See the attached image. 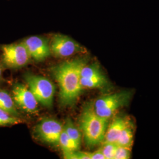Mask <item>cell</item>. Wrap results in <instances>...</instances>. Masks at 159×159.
<instances>
[{
  "label": "cell",
  "mask_w": 159,
  "mask_h": 159,
  "mask_svg": "<svg viewBox=\"0 0 159 159\" xmlns=\"http://www.w3.org/2000/svg\"><path fill=\"white\" fill-rule=\"evenodd\" d=\"M88 62V57L80 56L64 61L52 67L51 74L60 87L59 99L64 107L73 106L82 92L81 72Z\"/></svg>",
  "instance_id": "6da1fadb"
},
{
  "label": "cell",
  "mask_w": 159,
  "mask_h": 159,
  "mask_svg": "<svg viewBox=\"0 0 159 159\" xmlns=\"http://www.w3.org/2000/svg\"><path fill=\"white\" fill-rule=\"evenodd\" d=\"M108 123L109 119L98 115L93 105H85L80 117V126L88 146L93 147L104 141Z\"/></svg>",
  "instance_id": "7a4b0ae2"
},
{
  "label": "cell",
  "mask_w": 159,
  "mask_h": 159,
  "mask_svg": "<svg viewBox=\"0 0 159 159\" xmlns=\"http://www.w3.org/2000/svg\"><path fill=\"white\" fill-rule=\"evenodd\" d=\"M24 79L37 102L46 107L51 108L55 93V85L51 81L44 77L31 73L25 74Z\"/></svg>",
  "instance_id": "3957f363"
},
{
  "label": "cell",
  "mask_w": 159,
  "mask_h": 159,
  "mask_svg": "<svg viewBox=\"0 0 159 159\" xmlns=\"http://www.w3.org/2000/svg\"><path fill=\"white\" fill-rule=\"evenodd\" d=\"M132 96L131 91H123L108 94L98 98L94 107L100 116L110 119L120 108L126 106Z\"/></svg>",
  "instance_id": "277c9868"
},
{
  "label": "cell",
  "mask_w": 159,
  "mask_h": 159,
  "mask_svg": "<svg viewBox=\"0 0 159 159\" xmlns=\"http://www.w3.org/2000/svg\"><path fill=\"white\" fill-rule=\"evenodd\" d=\"M0 51L2 64L10 69L22 68L31 58L23 41L2 45Z\"/></svg>",
  "instance_id": "5b68a950"
},
{
  "label": "cell",
  "mask_w": 159,
  "mask_h": 159,
  "mask_svg": "<svg viewBox=\"0 0 159 159\" xmlns=\"http://www.w3.org/2000/svg\"><path fill=\"white\" fill-rule=\"evenodd\" d=\"M52 55L57 58H66L79 53H84L85 48L68 35L55 34L50 40Z\"/></svg>",
  "instance_id": "8992f818"
},
{
  "label": "cell",
  "mask_w": 159,
  "mask_h": 159,
  "mask_svg": "<svg viewBox=\"0 0 159 159\" xmlns=\"http://www.w3.org/2000/svg\"><path fill=\"white\" fill-rule=\"evenodd\" d=\"M63 130L62 123L54 119L46 117L35 126L34 133L43 142L52 146H59L60 138Z\"/></svg>",
  "instance_id": "52a82bcc"
},
{
  "label": "cell",
  "mask_w": 159,
  "mask_h": 159,
  "mask_svg": "<svg viewBox=\"0 0 159 159\" xmlns=\"http://www.w3.org/2000/svg\"><path fill=\"white\" fill-rule=\"evenodd\" d=\"M12 97L16 106L29 113H36L38 111V102L29 87L16 83L12 89Z\"/></svg>",
  "instance_id": "ba28073f"
},
{
  "label": "cell",
  "mask_w": 159,
  "mask_h": 159,
  "mask_svg": "<svg viewBox=\"0 0 159 159\" xmlns=\"http://www.w3.org/2000/svg\"><path fill=\"white\" fill-rule=\"evenodd\" d=\"M31 58L36 61H43L51 55L50 40L40 35H33L22 41Z\"/></svg>",
  "instance_id": "9c48e42d"
},
{
  "label": "cell",
  "mask_w": 159,
  "mask_h": 159,
  "mask_svg": "<svg viewBox=\"0 0 159 159\" xmlns=\"http://www.w3.org/2000/svg\"><path fill=\"white\" fill-rule=\"evenodd\" d=\"M130 123V120L125 117H115L111 123L108 125L103 141L104 143H116L122 131Z\"/></svg>",
  "instance_id": "30bf717a"
},
{
  "label": "cell",
  "mask_w": 159,
  "mask_h": 159,
  "mask_svg": "<svg viewBox=\"0 0 159 159\" xmlns=\"http://www.w3.org/2000/svg\"><path fill=\"white\" fill-rule=\"evenodd\" d=\"M0 108L14 116L20 117V115L12 97L8 92L2 90H0Z\"/></svg>",
  "instance_id": "8fae6325"
},
{
  "label": "cell",
  "mask_w": 159,
  "mask_h": 159,
  "mask_svg": "<svg viewBox=\"0 0 159 159\" xmlns=\"http://www.w3.org/2000/svg\"><path fill=\"white\" fill-rule=\"evenodd\" d=\"M63 129L71 140L80 148L81 143V134L78 128L75 125L70 118H67Z\"/></svg>",
  "instance_id": "7c38bea8"
},
{
  "label": "cell",
  "mask_w": 159,
  "mask_h": 159,
  "mask_svg": "<svg viewBox=\"0 0 159 159\" xmlns=\"http://www.w3.org/2000/svg\"><path fill=\"white\" fill-rule=\"evenodd\" d=\"M107 78L103 74L91 78L81 77V84L83 88H103L107 85Z\"/></svg>",
  "instance_id": "4fadbf2b"
},
{
  "label": "cell",
  "mask_w": 159,
  "mask_h": 159,
  "mask_svg": "<svg viewBox=\"0 0 159 159\" xmlns=\"http://www.w3.org/2000/svg\"><path fill=\"white\" fill-rule=\"evenodd\" d=\"M133 128L130 123L122 131L116 143L120 146L131 148L133 142Z\"/></svg>",
  "instance_id": "5bb4252c"
},
{
  "label": "cell",
  "mask_w": 159,
  "mask_h": 159,
  "mask_svg": "<svg viewBox=\"0 0 159 159\" xmlns=\"http://www.w3.org/2000/svg\"><path fill=\"white\" fill-rule=\"evenodd\" d=\"M59 146L61 148L63 154L68 153L79 149V148L68 136L67 133L64 130V129L60 138Z\"/></svg>",
  "instance_id": "9a60e30c"
},
{
  "label": "cell",
  "mask_w": 159,
  "mask_h": 159,
  "mask_svg": "<svg viewBox=\"0 0 159 159\" xmlns=\"http://www.w3.org/2000/svg\"><path fill=\"white\" fill-rule=\"evenodd\" d=\"M22 123V120L18 117L14 116L0 108V127L16 125Z\"/></svg>",
  "instance_id": "2e32d148"
},
{
  "label": "cell",
  "mask_w": 159,
  "mask_h": 159,
  "mask_svg": "<svg viewBox=\"0 0 159 159\" xmlns=\"http://www.w3.org/2000/svg\"><path fill=\"white\" fill-rule=\"evenodd\" d=\"M102 74L101 68L97 63H93L90 65L87 64L81 70V77L91 78Z\"/></svg>",
  "instance_id": "e0dca14e"
},
{
  "label": "cell",
  "mask_w": 159,
  "mask_h": 159,
  "mask_svg": "<svg viewBox=\"0 0 159 159\" xmlns=\"http://www.w3.org/2000/svg\"><path fill=\"white\" fill-rule=\"evenodd\" d=\"M118 148V145L116 143H104L101 150L106 159H114Z\"/></svg>",
  "instance_id": "ac0fdd59"
},
{
  "label": "cell",
  "mask_w": 159,
  "mask_h": 159,
  "mask_svg": "<svg viewBox=\"0 0 159 159\" xmlns=\"http://www.w3.org/2000/svg\"><path fill=\"white\" fill-rule=\"evenodd\" d=\"M64 158L66 159H90V153L77 150L68 153L63 154Z\"/></svg>",
  "instance_id": "d6986e66"
},
{
  "label": "cell",
  "mask_w": 159,
  "mask_h": 159,
  "mask_svg": "<svg viewBox=\"0 0 159 159\" xmlns=\"http://www.w3.org/2000/svg\"><path fill=\"white\" fill-rule=\"evenodd\" d=\"M130 156L131 148L118 146L114 159H128Z\"/></svg>",
  "instance_id": "ffe728a7"
},
{
  "label": "cell",
  "mask_w": 159,
  "mask_h": 159,
  "mask_svg": "<svg viewBox=\"0 0 159 159\" xmlns=\"http://www.w3.org/2000/svg\"><path fill=\"white\" fill-rule=\"evenodd\" d=\"M90 159H106L101 149L93 153H90Z\"/></svg>",
  "instance_id": "44dd1931"
},
{
  "label": "cell",
  "mask_w": 159,
  "mask_h": 159,
  "mask_svg": "<svg viewBox=\"0 0 159 159\" xmlns=\"http://www.w3.org/2000/svg\"><path fill=\"white\" fill-rule=\"evenodd\" d=\"M2 64L1 61L0 60V83H1L2 81L3 80V77H2Z\"/></svg>",
  "instance_id": "7402d4cb"
}]
</instances>
